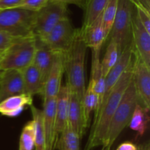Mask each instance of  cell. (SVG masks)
Instances as JSON below:
<instances>
[{
  "instance_id": "cell-1",
  "label": "cell",
  "mask_w": 150,
  "mask_h": 150,
  "mask_svg": "<svg viewBox=\"0 0 150 150\" xmlns=\"http://www.w3.org/2000/svg\"><path fill=\"white\" fill-rule=\"evenodd\" d=\"M133 63V59L115 86L111 89L103 106L98 112L95 114L90 134L84 150H92L98 146H103L105 144L108 127L114 112L132 81Z\"/></svg>"
},
{
  "instance_id": "cell-2",
  "label": "cell",
  "mask_w": 150,
  "mask_h": 150,
  "mask_svg": "<svg viewBox=\"0 0 150 150\" xmlns=\"http://www.w3.org/2000/svg\"><path fill=\"white\" fill-rule=\"evenodd\" d=\"M86 44L81 29H76L71 46L64 57V69L70 90L76 94L81 102L84 95Z\"/></svg>"
},
{
  "instance_id": "cell-3",
  "label": "cell",
  "mask_w": 150,
  "mask_h": 150,
  "mask_svg": "<svg viewBox=\"0 0 150 150\" xmlns=\"http://www.w3.org/2000/svg\"><path fill=\"white\" fill-rule=\"evenodd\" d=\"M139 103H140L139 96L131 81L113 116L103 150L109 149L126 126L128 125L136 105Z\"/></svg>"
},
{
  "instance_id": "cell-4",
  "label": "cell",
  "mask_w": 150,
  "mask_h": 150,
  "mask_svg": "<svg viewBox=\"0 0 150 150\" xmlns=\"http://www.w3.org/2000/svg\"><path fill=\"white\" fill-rule=\"evenodd\" d=\"M36 13L19 7L0 10V31L17 38L35 35Z\"/></svg>"
},
{
  "instance_id": "cell-5",
  "label": "cell",
  "mask_w": 150,
  "mask_h": 150,
  "mask_svg": "<svg viewBox=\"0 0 150 150\" xmlns=\"http://www.w3.org/2000/svg\"><path fill=\"white\" fill-rule=\"evenodd\" d=\"M35 35L21 38L6 50L0 59L3 70H22L33 63L35 52Z\"/></svg>"
},
{
  "instance_id": "cell-6",
  "label": "cell",
  "mask_w": 150,
  "mask_h": 150,
  "mask_svg": "<svg viewBox=\"0 0 150 150\" xmlns=\"http://www.w3.org/2000/svg\"><path fill=\"white\" fill-rule=\"evenodd\" d=\"M133 5L130 0H118L117 14L109 36L117 44L120 54L132 43Z\"/></svg>"
},
{
  "instance_id": "cell-7",
  "label": "cell",
  "mask_w": 150,
  "mask_h": 150,
  "mask_svg": "<svg viewBox=\"0 0 150 150\" xmlns=\"http://www.w3.org/2000/svg\"><path fill=\"white\" fill-rule=\"evenodd\" d=\"M67 4L49 1L36 13L34 35L40 39L44 38L62 19L67 17Z\"/></svg>"
},
{
  "instance_id": "cell-8",
  "label": "cell",
  "mask_w": 150,
  "mask_h": 150,
  "mask_svg": "<svg viewBox=\"0 0 150 150\" xmlns=\"http://www.w3.org/2000/svg\"><path fill=\"white\" fill-rule=\"evenodd\" d=\"M76 29L68 16L62 19L54 29L42 40L54 54L64 55L71 46ZM40 39V38H39Z\"/></svg>"
},
{
  "instance_id": "cell-9",
  "label": "cell",
  "mask_w": 150,
  "mask_h": 150,
  "mask_svg": "<svg viewBox=\"0 0 150 150\" xmlns=\"http://www.w3.org/2000/svg\"><path fill=\"white\" fill-rule=\"evenodd\" d=\"M132 81L142 105L150 109V67L133 51Z\"/></svg>"
},
{
  "instance_id": "cell-10",
  "label": "cell",
  "mask_w": 150,
  "mask_h": 150,
  "mask_svg": "<svg viewBox=\"0 0 150 150\" xmlns=\"http://www.w3.org/2000/svg\"><path fill=\"white\" fill-rule=\"evenodd\" d=\"M133 59V45L131 43L128 46H127V48L120 54V57H119L118 60H117L115 65L111 69V70L108 72L107 76H105V90H104L103 97L100 105L98 109L95 112V114H96L98 112V111L100 109L101 107L103 106L104 103L105 102V100L108 98V96L110 92H111V89L115 86V84L117 83L122 75L127 68L129 64L131 63Z\"/></svg>"
},
{
  "instance_id": "cell-11",
  "label": "cell",
  "mask_w": 150,
  "mask_h": 150,
  "mask_svg": "<svg viewBox=\"0 0 150 150\" xmlns=\"http://www.w3.org/2000/svg\"><path fill=\"white\" fill-rule=\"evenodd\" d=\"M132 45L133 51L150 67V33L144 28L137 16L132 18Z\"/></svg>"
},
{
  "instance_id": "cell-12",
  "label": "cell",
  "mask_w": 150,
  "mask_h": 150,
  "mask_svg": "<svg viewBox=\"0 0 150 150\" xmlns=\"http://www.w3.org/2000/svg\"><path fill=\"white\" fill-rule=\"evenodd\" d=\"M64 69V57L62 54H55L52 66L45 81L42 100L57 98L62 87Z\"/></svg>"
},
{
  "instance_id": "cell-13",
  "label": "cell",
  "mask_w": 150,
  "mask_h": 150,
  "mask_svg": "<svg viewBox=\"0 0 150 150\" xmlns=\"http://www.w3.org/2000/svg\"><path fill=\"white\" fill-rule=\"evenodd\" d=\"M24 93L21 71L13 69L4 70L0 76V102L10 97Z\"/></svg>"
},
{
  "instance_id": "cell-14",
  "label": "cell",
  "mask_w": 150,
  "mask_h": 150,
  "mask_svg": "<svg viewBox=\"0 0 150 150\" xmlns=\"http://www.w3.org/2000/svg\"><path fill=\"white\" fill-rule=\"evenodd\" d=\"M56 101L57 98L43 100L42 111L45 135V150H54L58 139L56 134Z\"/></svg>"
},
{
  "instance_id": "cell-15",
  "label": "cell",
  "mask_w": 150,
  "mask_h": 150,
  "mask_svg": "<svg viewBox=\"0 0 150 150\" xmlns=\"http://www.w3.org/2000/svg\"><path fill=\"white\" fill-rule=\"evenodd\" d=\"M83 40L87 48L91 50H101L104 42L107 40L103 24L102 14L90 25L81 28Z\"/></svg>"
},
{
  "instance_id": "cell-16",
  "label": "cell",
  "mask_w": 150,
  "mask_h": 150,
  "mask_svg": "<svg viewBox=\"0 0 150 150\" xmlns=\"http://www.w3.org/2000/svg\"><path fill=\"white\" fill-rule=\"evenodd\" d=\"M70 107V88L65 83L62 85L57 96L56 101V134L57 138L68 123Z\"/></svg>"
},
{
  "instance_id": "cell-17",
  "label": "cell",
  "mask_w": 150,
  "mask_h": 150,
  "mask_svg": "<svg viewBox=\"0 0 150 150\" xmlns=\"http://www.w3.org/2000/svg\"><path fill=\"white\" fill-rule=\"evenodd\" d=\"M54 55L55 54L42 40L36 38L35 52L32 64L39 70L45 81L52 66Z\"/></svg>"
},
{
  "instance_id": "cell-18",
  "label": "cell",
  "mask_w": 150,
  "mask_h": 150,
  "mask_svg": "<svg viewBox=\"0 0 150 150\" xmlns=\"http://www.w3.org/2000/svg\"><path fill=\"white\" fill-rule=\"evenodd\" d=\"M21 71L23 76L25 93L32 97L35 95H42L45 80L39 70L32 64Z\"/></svg>"
},
{
  "instance_id": "cell-19",
  "label": "cell",
  "mask_w": 150,
  "mask_h": 150,
  "mask_svg": "<svg viewBox=\"0 0 150 150\" xmlns=\"http://www.w3.org/2000/svg\"><path fill=\"white\" fill-rule=\"evenodd\" d=\"M32 96L28 94L14 95L0 102V114L8 117L18 116L26 105H32Z\"/></svg>"
},
{
  "instance_id": "cell-20",
  "label": "cell",
  "mask_w": 150,
  "mask_h": 150,
  "mask_svg": "<svg viewBox=\"0 0 150 150\" xmlns=\"http://www.w3.org/2000/svg\"><path fill=\"white\" fill-rule=\"evenodd\" d=\"M100 51L101 50H92V67H91V76L89 80L92 83L94 92L99 100V105L97 110L100 105L105 90V78L103 75L102 68H101V60L100 58Z\"/></svg>"
},
{
  "instance_id": "cell-21",
  "label": "cell",
  "mask_w": 150,
  "mask_h": 150,
  "mask_svg": "<svg viewBox=\"0 0 150 150\" xmlns=\"http://www.w3.org/2000/svg\"><path fill=\"white\" fill-rule=\"evenodd\" d=\"M68 125L82 138L85 133L82 115L81 102L76 93L70 90V107L68 113Z\"/></svg>"
},
{
  "instance_id": "cell-22",
  "label": "cell",
  "mask_w": 150,
  "mask_h": 150,
  "mask_svg": "<svg viewBox=\"0 0 150 150\" xmlns=\"http://www.w3.org/2000/svg\"><path fill=\"white\" fill-rule=\"evenodd\" d=\"M99 105V100L95 95L92 82L89 81L85 89L84 95L81 101L82 115L84 128L86 130L90 124V116L92 111H95Z\"/></svg>"
},
{
  "instance_id": "cell-23",
  "label": "cell",
  "mask_w": 150,
  "mask_h": 150,
  "mask_svg": "<svg viewBox=\"0 0 150 150\" xmlns=\"http://www.w3.org/2000/svg\"><path fill=\"white\" fill-rule=\"evenodd\" d=\"M149 120V109L139 103L136 105L128 125L131 130L138 133V136H142L147 130Z\"/></svg>"
},
{
  "instance_id": "cell-24",
  "label": "cell",
  "mask_w": 150,
  "mask_h": 150,
  "mask_svg": "<svg viewBox=\"0 0 150 150\" xmlns=\"http://www.w3.org/2000/svg\"><path fill=\"white\" fill-rule=\"evenodd\" d=\"M108 0H85L83 9V25L81 28H85L90 25L95 19L103 13Z\"/></svg>"
},
{
  "instance_id": "cell-25",
  "label": "cell",
  "mask_w": 150,
  "mask_h": 150,
  "mask_svg": "<svg viewBox=\"0 0 150 150\" xmlns=\"http://www.w3.org/2000/svg\"><path fill=\"white\" fill-rule=\"evenodd\" d=\"M32 114V121L35 126V150H45V135L43 127L42 111L35 105H30Z\"/></svg>"
},
{
  "instance_id": "cell-26",
  "label": "cell",
  "mask_w": 150,
  "mask_h": 150,
  "mask_svg": "<svg viewBox=\"0 0 150 150\" xmlns=\"http://www.w3.org/2000/svg\"><path fill=\"white\" fill-rule=\"evenodd\" d=\"M81 137L67 125L60 133L56 143L58 150H80Z\"/></svg>"
},
{
  "instance_id": "cell-27",
  "label": "cell",
  "mask_w": 150,
  "mask_h": 150,
  "mask_svg": "<svg viewBox=\"0 0 150 150\" xmlns=\"http://www.w3.org/2000/svg\"><path fill=\"white\" fill-rule=\"evenodd\" d=\"M119 57H120V54H119L117 44L113 40L110 39L109 43L105 50L103 58L102 61H100L102 73L104 77L105 78L108 72L115 65Z\"/></svg>"
},
{
  "instance_id": "cell-28",
  "label": "cell",
  "mask_w": 150,
  "mask_h": 150,
  "mask_svg": "<svg viewBox=\"0 0 150 150\" xmlns=\"http://www.w3.org/2000/svg\"><path fill=\"white\" fill-rule=\"evenodd\" d=\"M117 7H118V0H108L102 13L103 24L107 39L109 37L114 23V18L117 14Z\"/></svg>"
},
{
  "instance_id": "cell-29",
  "label": "cell",
  "mask_w": 150,
  "mask_h": 150,
  "mask_svg": "<svg viewBox=\"0 0 150 150\" xmlns=\"http://www.w3.org/2000/svg\"><path fill=\"white\" fill-rule=\"evenodd\" d=\"M35 147V126L29 121L23 127L20 136L19 150H32Z\"/></svg>"
},
{
  "instance_id": "cell-30",
  "label": "cell",
  "mask_w": 150,
  "mask_h": 150,
  "mask_svg": "<svg viewBox=\"0 0 150 150\" xmlns=\"http://www.w3.org/2000/svg\"><path fill=\"white\" fill-rule=\"evenodd\" d=\"M49 0H23V2L18 7L38 12L46 5Z\"/></svg>"
},
{
  "instance_id": "cell-31",
  "label": "cell",
  "mask_w": 150,
  "mask_h": 150,
  "mask_svg": "<svg viewBox=\"0 0 150 150\" xmlns=\"http://www.w3.org/2000/svg\"><path fill=\"white\" fill-rule=\"evenodd\" d=\"M136 10V16L139 18V21L142 23L145 29L150 33V13L149 11L146 10L144 7H135Z\"/></svg>"
},
{
  "instance_id": "cell-32",
  "label": "cell",
  "mask_w": 150,
  "mask_h": 150,
  "mask_svg": "<svg viewBox=\"0 0 150 150\" xmlns=\"http://www.w3.org/2000/svg\"><path fill=\"white\" fill-rule=\"evenodd\" d=\"M21 38L13 37L0 31V53H4L15 42Z\"/></svg>"
},
{
  "instance_id": "cell-33",
  "label": "cell",
  "mask_w": 150,
  "mask_h": 150,
  "mask_svg": "<svg viewBox=\"0 0 150 150\" xmlns=\"http://www.w3.org/2000/svg\"><path fill=\"white\" fill-rule=\"evenodd\" d=\"M23 0H0V10L18 7Z\"/></svg>"
},
{
  "instance_id": "cell-34",
  "label": "cell",
  "mask_w": 150,
  "mask_h": 150,
  "mask_svg": "<svg viewBox=\"0 0 150 150\" xmlns=\"http://www.w3.org/2000/svg\"><path fill=\"white\" fill-rule=\"evenodd\" d=\"M50 1H56V2H61L63 4H76V5L79 6L81 8H83V4H84L85 0H49Z\"/></svg>"
},
{
  "instance_id": "cell-35",
  "label": "cell",
  "mask_w": 150,
  "mask_h": 150,
  "mask_svg": "<svg viewBox=\"0 0 150 150\" xmlns=\"http://www.w3.org/2000/svg\"><path fill=\"white\" fill-rule=\"evenodd\" d=\"M117 150H138V147L131 142H126L121 144Z\"/></svg>"
},
{
  "instance_id": "cell-36",
  "label": "cell",
  "mask_w": 150,
  "mask_h": 150,
  "mask_svg": "<svg viewBox=\"0 0 150 150\" xmlns=\"http://www.w3.org/2000/svg\"><path fill=\"white\" fill-rule=\"evenodd\" d=\"M141 5L144 7L146 10L149 11V0H138Z\"/></svg>"
},
{
  "instance_id": "cell-37",
  "label": "cell",
  "mask_w": 150,
  "mask_h": 150,
  "mask_svg": "<svg viewBox=\"0 0 150 150\" xmlns=\"http://www.w3.org/2000/svg\"><path fill=\"white\" fill-rule=\"evenodd\" d=\"M138 150H150V144L149 142H147L146 143L140 145L138 147Z\"/></svg>"
},
{
  "instance_id": "cell-38",
  "label": "cell",
  "mask_w": 150,
  "mask_h": 150,
  "mask_svg": "<svg viewBox=\"0 0 150 150\" xmlns=\"http://www.w3.org/2000/svg\"><path fill=\"white\" fill-rule=\"evenodd\" d=\"M0 59H1V58H0ZM3 71H4V70H3L1 68V66H0V76H1V73H2Z\"/></svg>"
},
{
  "instance_id": "cell-39",
  "label": "cell",
  "mask_w": 150,
  "mask_h": 150,
  "mask_svg": "<svg viewBox=\"0 0 150 150\" xmlns=\"http://www.w3.org/2000/svg\"><path fill=\"white\" fill-rule=\"evenodd\" d=\"M3 54H4V53H0V58H1V57H2Z\"/></svg>"
}]
</instances>
